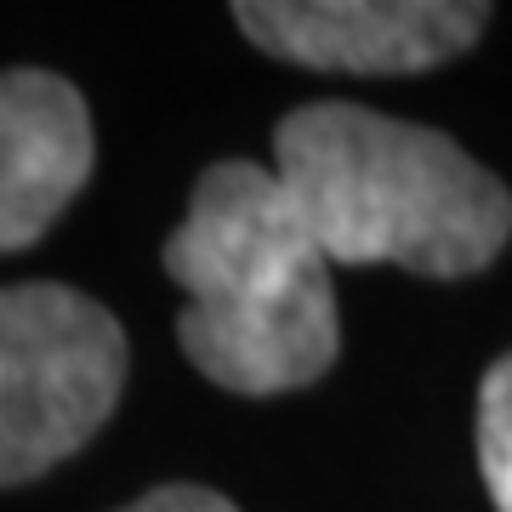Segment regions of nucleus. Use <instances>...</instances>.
Returning a JSON list of instances; mask_svg holds the SVG:
<instances>
[{"instance_id": "1", "label": "nucleus", "mask_w": 512, "mask_h": 512, "mask_svg": "<svg viewBox=\"0 0 512 512\" xmlns=\"http://www.w3.org/2000/svg\"><path fill=\"white\" fill-rule=\"evenodd\" d=\"M160 262L188 296L177 313V348L205 382L274 399L313 387L336 365L342 319L330 262L274 165H211Z\"/></svg>"}, {"instance_id": "2", "label": "nucleus", "mask_w": 512, "mask_h": 512, "mask_svg": "<svg viewBox=\"0 0 512 512\" xmlns=\"http://www.w3.org/2000/svg\"><path fill=\"white\" fill-rule=\"evenodd\" d=\"M274 171L325 262L467 279L512 239V194L495 171L456 137L359 103L291 109L274 126Z\"/></svg>"}, {"instance_id": "3", "label": "nucleus", "mask_w": 512, "mask_h": 512, "mask_svg": "<svg viewBox=\"0 0 512 512\" xmlns=\"http://www.w3.org/2000/svg\"><path fill=\"white\" fill-rule=\"evenodd\" d=\"M126 330L74 285L0 291V490L69 461L114 416L126 387Z\"/></svg>"}, {"instance_id": "4", "label": "nucleus", "mask_w": 512, "mask_h": 512, "mask_svg": "<svg viewBox=\"0 0 512 512\" xmlns=\"http://www.w3.org/2000/svg\"><path fill=\"white\" fill-rule=\"evenodd\" d=\"M234 23L251 46L325 74H421L484 35L490 6L467 0H245Z\"/></svg>"}, {"instance_id": "5", "label": "nucleus", "mask_w": 512, "mask_h": 512, "mask_svg": "<svg viewBox=\"0 0 512 512\" xmlns=\"http://www.w3.org/2000/svg\"><path fill=\"white\" fill-rule=\"evenodd\" d=\"M92 109L52 69H0V251H23L86 188Z\"/></svg>"}, {"instance_id": "6", "label": "nucleus", "mask_w": 512, "mask_h": 512, "mask_svg": "<svg viewBox=\"0 0 512 512\" xmlns=\"http://www.w3.org/2000/svg\"><path fill=\"white\" fill-rule=\"evenodd\" d=\"M478 467L495 512H512V353H501L478 387Z\"/></svg>"}, {"instance_id": "7", "label": "nucleus", "mask_w": 512, "mask_h": 512, "mask_svg": "<svg viewBox=\"0 0 512 512\" xmlns=\"http://www.w3.org/2000/svg\"><path fill=\"white\" fill-rule=\"evenodd\" d=\"M120 512H239L228 495L205 490V484H165V490H148L143 501H131Z\"/></svg>"}]
</instances>
